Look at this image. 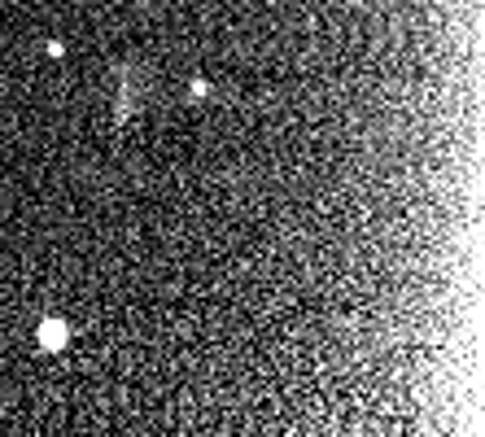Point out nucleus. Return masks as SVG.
Returning a JSON list of instances; mask_svg holds the SVG:
<instances>
[{
  "mask_svg": "<svg viewBox=\"0 0 485 437\" xmlns=\"http://www.w3.org/2000/svg\"><path fill=\"white\" fill-rule=\"evenodd\" d=\"M36 337H40V346H44V350H66V341H71V324H62V320H44Z\"/></svg>",
  "mask_w": 485,
  "mask_h": 437,
  "instance_id": "1",
  "label": "nucleus"
}]
</instances>
